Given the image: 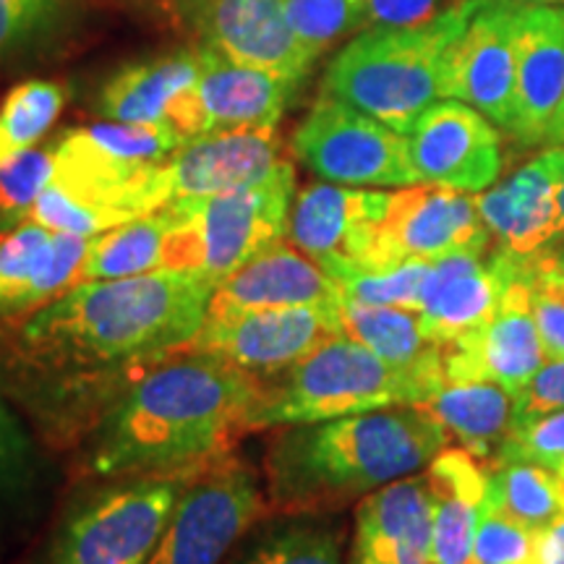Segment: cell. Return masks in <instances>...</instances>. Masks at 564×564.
Masks as SVG:
<instances>
[{
	"mask_svg": "<svg viewBox=\"0 0 564 564\" xmlns=\"http://www.w3.org/2000/svg\"><path fill=\"white\" fill-rule=\"evenodd\" d=\"M525 270L528 257L512 253L502 243L432 262L419 308L423 335L447 345L476 333L491 319L507 288L523 278Z\"/></svg>",
	"mask_w": 564,
	"mask_h": 564,
	"instance_id": "cell-16",
	"label": "cell"
},
{
	"mask_svg": "<svg viewBox=\"0 0 564 564\" xmlns=\"http://www.w3.org/2000/svg\"><path fill=\"white\" fill-rule=\"evenodd\" d=\"M340 285L312 257L293 243L278 241L217 282L212 293V316L282 306H337Z\"/></svg>",
	"mask_w": 564,
	"mask_h": 564,
	"instance_id": "cell-24",
	"label": "cell"
},
{
	"mask_svg": "<svg viewBox=\"0 0 564 564\" xmlns=\"http://www.w3.org/2000/svg\"><path fill=\"white\" fill-rule=\"evenodd\" d=\"M531 270L546 278L564 280V236H556L544 249L531 253Z\"/></svg>",
	"mask_w": 564,
	"mask_h": 564,
	"instance_id": "cell-45",
	"label": "cell"
},
{
	"mask_svg": "<svg viewBox=\"0 0 564 564\" xmlns=\"http://www.w3.org/2000/svg\"><path fill=\"white\" fill-rule=\"evenodd\" d=\"M199 79L175 102L167 126L181 141L228 129H274L301 84L270 70L241 66L199 47Z\"/></svg>",
	"mask_w": 564,
	"mask_h": 564,
	"instance_id": "cell-14",
	"label": "cell"
},
{
	"mask_svg": "<svg viewBox=\"0 0 564 564\" xmlns=\"http://www.w3.org/2000/svg\"><path fill=\"white\" fill-rule=\"evenodd\" d=\"M223 564H345L343 533L306 514L257 520Z\"/></svg>",
	"mask_w": 564,
	"mask_h": 564,
	"instance_id": "cell-30",
	"label": "cell"
},
{
	"mask_svg": "<svg viewBox=\"0 0 564 564\" xmlns=\"http://www.w3.org/2000/svg\"><path fill=\"white\" fill-rule=\"evenodd\" d=\"M564 102V6L523 3L518 17L514 123L520 147L549 144Z\"/></svg>",
	"mask_w": 564,
	"mask_h": 564,
	"instance_id": "cell-22",
	"label": "cell"
},
{
	"mask_svg": "<svg viewBox=\"0 0 564 564\" xmlns=\"http://www.w3.org/2000/svg\"><path fill=\"white\" fill-rule=\"evenodd\" d=\"M556 144H564V102H562V108H560V116H556L552 137H549V144L546 147H556Z\"/></svg>",
	"mask_w": 564,
	"mask_h": 564,
	"instance_id": "cell-48",
	"label": "cell"
},
{
	"mask_svg": "<svg viewBox=\"0 0 564 564\" xmlns=\"http://www.w3.org/2000/svg\"><path fill=\"white\" fill-rule=\"evenodd\" d=\"M421 405L436 415L447 436L486 465L497 457L514 421L512 394L502 384L484 379H442Z\"/></svg>",
	"mask_w": 564,
	"mask_h": 564,
	"instance_id": "cell-28",
	"label": "cell"
},
{
	"mask_svg": "<svg viewBox=\"0 0 564 564\" xmlns=\"http://www.w3.org/2000/svg\"><path fill=\"white\" fill-rule=\"evenodd\" d=\"M442 356L432 364L403 369L350 337L337 335L299 364L259 387L251 429L293 426L345 419L394 405H421L442 384Z\"/></svg>",
	"mask_w": 564,
	"mask_h": 564,
	"instance_id": "cell-5",
	"label": "cell"
},
{
	"mask_svg": "<svg viewBox=\"0 0 564 564\" xmlns=\"http://www.w3.org/2000/svg\"><path fill=\"white\" fill-rule=\"evenodd\" d=\"M196 30L223 58L301 84L314 66L288 21L285 0H209Z\"/></svg>",
	"mask_w": 564,
	"mask_h": 564,
	"instance_id": "cell-20",
	"label": "cell"
},
{
	"mask_svg": "<svg viewBox=\"0 0 564 564\" xmlns=\"http://www.w3.org/2000/svg\"><path fill=\"white\" fill-rule=\"evenodd\" d=\"M199 70V47L131 63L105 82L97 112L118 123L167 126L175 102L194 87Z\"/></svg>",
	"mask_w": 564,
	"mask_h": 564,
	"instance_id": "cell-27",
	"label": "cell"
},
{
	"mask_svg": "<svg viewBox=\"0 0 564 564\" xmlns=\"http://www.w3.org/2000/svg\"><path fill=\"white\" fill-rule=\"evenodd\" d=\"M68 91L58 82L30 79L13 87L0 102V165L37 147L66 108Z\"/></svg>",
	"mask_w": 564,
	"mask_h": 564,
	"instance_id": "cell-33",
	"label": "cell"
},
{
	"mask_svg": "<svg viewBox=\"0 0 564 564\" xmlns=\"http://www.w3.org/2000/svg\"><path fill=\"white\" fill-rule=\"evenodd\" d=\"M539 564H564V514L539 533Z\"/></svg>",
	"mask_w": 564,
	"mask_h": 564,
	"instance_id": "cell-46",
	"label": "cell"
},
{
	"mask_svg": "<svg viewBox=\"0 0 564 564\" xmlns=\"http://www.w3.org/2000/svg\"><path fill=\"white\" fill-rule=\"evenodd\" d=\"M491 230L474 196L440 183H413L390 194L384 217L373 232L369 270H392L405 262H440L460 251H486Z\"/></svg>",
	"mask_w": 564,
	"mask_h": 564,
	"instance_id": "cell-11",
	"label": "cell"
},
{
	"mask_svg": "<svg viewBox=\"0 0 564 564\" xmlns=\"http://www.w3.org/2000/svg\"><path fill=\"white\" fill-rule=\"evenodd\" d=\"M432 497L434 564H474V539L481 518L489 468L463 447H444L426 465Z\"/></svg>",
	"mask_w": 564,
	"mask_h": 564,
	"instance_id": "cell-26",
	"label": "cell"
},
{
	"mask_svg": "<svg viewBox=\"0 0 564 564\" xmlns=\"http://www.w3.org/2000/svg\"><path fill=\"white\" fill-rule=\"evenodd\" d=\"M546 361L533 319L528 270L507 288L497 312L476 333L442 345L444 379H484L518 394Z\"/></svg>",
	"mask_w": 564,
	"mask_h": 564,
	"instance_id": "cell-18",
	"label": "cell"
},
{
	"mask_svg": "<svg viewBox=\"0 0 564 564\" xmlns=\"http://www.w3.org/2000/svg\"><path fill=\"white\" fill-rule=\"evenodd\" d=\"M337 319L345 337L403 369L432 364L442 356V345L423 335L421 314L413 308L371 306V303L340 299Z\"/></svg>",
	"mask_w": 564,
	"mask_h": 564,
	"instance_id": "cell-31",
	"label": "cell"
},
{
	"mask_svg": "<svg viewBox=\"0 0 564 564\" xmlns=\"http://www.w3.org/2000/svg\"><path fill=\"white\" fill-rule=\"evenodd\" d=\"M178 223L181 209L171 202L158 212L100 232L91 238L82 280L137 278L165 270L167 246Z\"/></svg>",
	"mask_w": 564,
	"mask_h": 564,
	"instance_id": "cell-29",
	"label": "cell"
},
{
	"mask_svg": "<svg viewBox=\"0 0 564 564\" xmlns=\"http://www.w3.org/2000/svg\"><path fill=\"white\" fill-rule=\"evenodd\" d=\"M63 0H0V58L30 47L58 17Z\"/></svg>",
	"mask_w": 564,
	"mask_h": 564,
	"instance_id": "cell-40",
	"label": "cell"
},
{
	"mask_svg": "<svg viewBox=\"0 0 564 564\" xmlns=\"http://www.w3.org/2000/svg\"><path fill=\"white\" fill-rule=\"evenodd\" d=\"M295 199V171L282 162L270 178L202 199L173 202L181 209L167 246L165 270H199L225 280L249 259L282 241Z\"/></svg>",
	"mask_w": 564,
	"mask_h": 564,
	"instance_id": "cell-7",
	"label": "cell"
},
{
	"mask_svg": "<svg viewBox=\"0 0 564 564\" xmlns=\"http://www.w3.org/2000/svg\"><path fill=\"white\" fill-rule=\"evenodd\" d=\"M486 0H460L421 26H371L352 37L329 63L322 95L411 133L442 97L444 55Z\"/></svg>",
	"mask_w": 564,
	"mask_h": 564,
	"instance_id": "cell-4",
	"label": "cell"
},
{
	"mask_svg": "<svg viewBox=\"0 0 564 564\" xmlns=\"http://www.w3.org/2000/svg\"><path fill=\"white\" fill-rule=\"evenodd\" d=\"M274 129H228L188 139L160 167L165 202L202 199L262 183L282 165Z\"/></svg>",
	"mask_w": 564,
	"mask_h": 564,
	"instance_id": "cell-19",
	"label": "cell"
},
{
	"mask_svg": "<svg viewBox=\"0 0 564 564\" xmlns=\"http://www.w3.org/2000/svg\"><path fill=\"white\" fill-rule=\"evenodd\" d=\"M520 0H486L449 45L442 70V100H460L510 133L514 123Z\"/></svg>",
	"mask_w": 564,
	"mask_h": 564,
	"instance_id": "cell-13",
	"label": "cell"
},
{
	"mask_svg": "<svg viewBox=\"0 0 564 564\" xmlns=\"http://www.w3.org/2000/svg\"><path fill=\"white\" fill-rule=\"evenodd\" d=\"M183 144L171 126L91 123L53 147L55 186L118 223L165 207L160 167Z\"/></svg>",
	"mask_w": 564,
	"mask_h": 564,
	"instance_id": "cell-6",
	"label": "cell"
},
{
	"mask_svg": "<svg viewBox=\"0 0 564 564\" xmlns=\"http://www.w3.org/2000/svg\"><path fill=\"white\" fill-rule=\"evenodd\" d=\"M91 238L24 220L0 232V319L32 314L82 280Z\"/></svg>",
	"mask_w": 564,
	"mask_h": 564,
	"instance_id": "cell-21",
	"label": "cell"
},
{
	"mask_svg": "<svg viewBox=\"0 0 564 564\" xmlns=\"http://www.w3.org/2000/svg\"><path fill=\"white\" fill-rule=\"evenodd\" d=\"M285 11L295 37L314 61L364 26V0H285Z\"/></svg>",
	"mask_w": 564,
	"mask_h": 564,
	"instance_id": "cell-34",
	"label": "cell"
},
{
	"mask_svg": "<svg viewBox=\"0 0 564 564\" xmlns=\"http://www.w3.org/2000/svg\"><path fill=\"white\" fill-rule=\"evenodd\" d=\"M429 270H432V262H405L392 270L350 272L337 280V285H340L343 299L419 312Z\"/></svg>",
	"mask_w": 564,
	"mask_h": 564,
	"instance_id": "cell-37",
	"label": "cell"
},
{
	"mask_svg": "<svg viewBox=\"0 0 564 564\" xmlns=\"http://www.w3.org/2000/svg\"><path fill=\"white\" fill-rule=\"evenodd\" d=\"M30 465V442L13 419V413L0 400V502L11 497Z\"/></svg>",
	"mask_w": 564,
	"mask_h": 564,
	"instance_id": "cell-44",
	"label": "cell"
},
{
	"mask_svg": "<svg viewBox=\"0 0 564 564\" xmlns=\"http://www.w3.org/2000/svg\"><path fill=\"white\" fill-rule=\"evenodd\" d=\"M455 3H460V0H364L361 30H371V26H390V30L421 26L442 17Z\"/></svg>",
	"mask_w": 564,
	"mask_h": 564,
	"instance_id": "cell-42",
	"label": "cell"
},
{
	"mask_svg": "<svg viewBox=\"0 0 564 564\" xmlns=\"http://www.w3.org/2000/svg\"><path fill=\"white\" fill-rule=\"evenodd\" d=\"M520 3H535V6H564V0H520Z\"/></svg>",
	"mask_w": 564,
	"mask_h": 564,
	"instance_id": "cell-51",
	"label": "cell"
},
{
	"mask_svg": "<svg viewBox=\"0 0 564 564\" xmlns=\"http://www.w3.org/2000/svg\"><path fill=\"white\" fill-rule=\"evenodd\" d=\"M196 474L133 476L76 505L40 564H144Z\"/></svg>",
	"mask_w": 564,
	"mask_h": 564,
	"instance_id": "cell-8",
	"label": "cell"
},
{
	"mask_svg": "<svg viewBox=\"0 0 564 564\" xmlns=\"http://www.w3.org/2000/svg\"><path fill=\"white\" fill-rule=\"evenodd\" d=\"M350 564H434L426 478H400L358 505Z\"/></svg>",
	"mask_w": 564,
	"mask_h": 564,
	"instance_id": "cell-25",
	"label": "cell"
},
{
	"mask_svg": "<svg viewBox=\"0 0 564 564\" xmlns=\"http://www.w3.org/2000/svg\"><path fill=\"white\" fill-rule=\"evenodd\" d=\"M343 335L337 306L251 308L238 314H207L202 329L183 352L220 358L251 377L282 373Z\"/></svg>",
	"mask_w": 564,
	"mask_h": 564,
	"instance_id": "cell-12",
	"label": "cell"
},
{
	"mask_svg": "<svg viewBox=\"0 0 564 564\" xmlns=\"http://www.w3.org/2000/svg\"><path fill=\"white\" fill-rule=\"evenodd\" d=\"M562 175L564 144H556L476 196L481 220L505 249L531 257L556 236Z\"/></svg>",
	"mask_w": 564,
	"mask_h": 564,
	"instance_id": "cell-23",
	"label": "cell"
},
{
	"mask_svg": "<svg viewBox=\"0 0 564 564\" xmlns=\"http://www.w3.org/2000/svg\"><path fill=\"white\" fill-rule=\"evenodd\" d=\"M387 202L390 194L384 192L314 183L295 194L285 236L335 280L366 272Z\"/></svg>",
	"mask_w": 564,
	"mask_h": 564,
	"instance_id": "cell-15",
	"label": "cell"
},
{
	"mask_svg": "<svg viewBox=\"0 0 564 564\" xmlns=\"http://www.w3.org/2000/svg\"><path fill=\"white\" fill-rule=\"evenodd\" d=\"M217 280L199 270L82 280L32 312L19 343L58 364H144L181 352L207 319Z\"/></svg>",
	"mask_w": 564,
	"mask_h": 564,
	"instance_id": "cell-2",
	"label": "cell"
},
{
	"mask_svg": "<svg viewBox=\"0 0 564 564\" xmlns=\"http://www.w3.org/2000/svg\"><path fill=\"white\" fill-rule=\"evenodd\" d=\"M556 236H564V175H562V186H560V220H556Z\"/></svg>",
	"mask_w": 564,
	"mask_h": 564,
	"instance_id": "cell-49",
	"label": "cell"
},
{
	"mask_svg": "<svg viewBox=\"0 0 564 564\" xmlns=\"http://www.w3.org/2000/svg\"><path fill=\"white\" fill-rule=\"evenodd\" d=\"M53 173V150H37V147L0 165V228H13L30 220L34 202L51 186Z\"/></svg>",
	"mask_w": 564,
	"mask_h": 564,
	"instance_id": "cell-36",
	"label": "cell"
},
{
	"mask_svg": "<svg viewBox=\"0 0 564 564\" xmlns=\"http://www.w3.org/2000/svg\"><path fill=\"white\" fill-rule=\"evenodd\" d=\"M419 183L481 194L502 173V139L484 112L460 100H436L408 133Z\"/></svg>",
	"mask_w": 564,
	"mask_h": 564,
	"instance_id": "cell-17",
	"label": "cell"
},
{
	"mask_svg": "<svg viewBox=\"0 0 564 564\" xmlns=\"http://www.w3.org/2000/svg\"><path fill=\"white\" fill-rule=\"evenodd\" d=\"M486 468H489L486 502L505 518L541 533L564 514L552 470L525 463H491Z\"/></svg>",
	"mask_w": 564,
	"mask_h": 564,
	"instance_id": "cell-32",
	"label": "cell"
},
{
	"mask_svg": "<svg viewBox=\"0 0 564 564\" xmlns=\"http://www.w3.org/2000/svg\"><path fill=\"white\" fill-rule=\"evenodd\" d=\"M449 436L423 405L293 423L267 455L270 497L288 510L340 505L426 468Z\"/></svg>",
	"mask_w": 564,
	"mask_h": 564,
	"instance_id": "cell-3",
	"label": "cell"
},
{
	"mask_svg": "<svg viewBox=\"0 0 564 564\" xmlns=\"http://www.w3.org/2000/svg\"><path fill=\"white\" fill-rule=\"evenodd\" d=\"M293 152L322 181L352 188L419 183L411 144L377 118L319 95L293 133Z\"/></svg>",
	"mask_w": 564,
	"mask_h": 564,
	"instance_id": "cell-9",
	"label": "cell"
},
{
	"mask_svg": "<svg viewBox=\"0 0 564 564\" xmlns=\"http://www.w3.org/2000/svg\"><path fill=\"white\" fill-rule=\"evenodd\" d=\"M259 514L262 491L253 470L223 457L186 484L144 564H223Z\"/></svg>",
	"mask_w": 564,
	"mask_h": 564,
	"instance_id": "cell-10",
	"label": "cell"
},
{
	"mask_svg": "<svg viewBox=\"0 0 564 564\" xmlns=\"http://www.w3.org/2000/svg\"><path fill=\"white\" fill-rule=\"evenodd\" d=\"M259 387L251 373L202 352L154 366L97 426L89 470L102 478L199 474L251 432Z\"/></svg>",
	"mask_w": 564,
	"mask_h": 564,
	"instance_id": "cell-1",
	"label": "cell"
},
{
	"mask_svg": "<svg viewBox=\"0 0 564 564\" xmlns=\"http://www.w3.org/2000/svg\"><path fill=\"white\" fill-rule=\"evenodd\" d=\"M528 285H531L533 319L546 358H564V280L533 272L528 257Z\"/></svg>",
	"mask_w": 564,
	"mask_h": 564,
	"instance_id": "cell-41",
	"label": "cell"
},
{
	"mask_svg": "<svg viewBox=\"0 0 564 564\" xmlns=\"http://www.w3.org/2000/svg\"><path fill=\"white\" fill-rule=\"evenodd\" d=\"M474 564H539V531L505 518L484 499L474 539Z\"/></svg>",
	"mask_w": 564,
	"mask_h": 564,
	"instance_id": "cell-38",
	"label": "cell"
},
{
	"mask_svg": "<svg viewBox=\"0 0 564 564\" xmlns=\"http://www.w3.org/2000/svg\"><path fill=\"white\" fill-rule=\"evenodd\" d=\"M554 476H556V491H560V502H562V510H564V468Z\"/></svg>",
	"mask_w": 564,
	"mask_h": 564,
	"instance_id": "cell-50",
	"label": "cell"
},
{
	"mask_svg": "<svg viewBox=\"0 0 564 564\" xmlns=\"http://www.w3.org/2000/svg\"><path fill=\"white\" fill-rule=\"evenodd\" d=\"M491 463H525L560 474L564 468V408L514 415L510 432L499 444V453Z\"/></svg>",
	"mask_w": 564,
	"mask_h": 564,
	"instance_id": "cell-35",
	"label": "cell"
},
{
	"mask_svg": "<svg viewBox=\"0 0 564 564\" xmlns=\"http://www.w3.org/2000/svg\"><path fill=\"white\" fill-rule=\"evenodd\" d=\"M30 220L45 225L47 230L55 232H70V236H84L95 238L100 232L118 228L116 217H110L108 212L89 207L79 199H74L68 192H63L61 186H51L40 194V199L34 202L30 212Z\"/></svg>",
	"mask_w": 564,
	"mask_h": 564,
	"instance_id": "cell-39",
	"label": "cell"
},
{
	"mask_svg": "<svg viewBox=\"0 0 564 564\" xmlns=\"http://www.w3.org/2000/svg\"><path fill=\"white\" fill-rule=\"evenodd\" d=\"M564 408V358H549L531 382L514 394V415H533Z\"/></svg>",
	"mask_w": 564,
	"mask_h": 564,
	"instance_id": "cell-43",
	"label": "cell"
},
{
	"mask_svg": "<svg viewBox=\"0 0 564 564\" xmlns=\"http://www.w3.org/2000/svg\"><path fill=\"white\" fill-rule=\"evenodd\" d=\"M209 0H167V6L175 11V17H181V21H186V24H194L199 21L202 11L207 9Z\"/></svg>",
	"mask_w": 564,
	"mask_h": 564,
	"instance_id": "cell-47",
	"label": "cell"
}]
</instances>
